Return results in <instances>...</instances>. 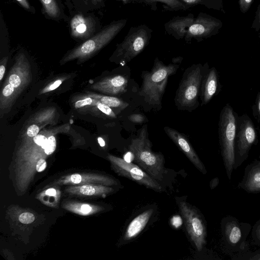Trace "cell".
Wrapping results in <instances>:
<instances>
[{"mask_svg": "<svg viewBox=\"0 0 260 260\" xmlns=\"http://www.w3.org/2000/svg\"><path fill=\"white\" fill-rule=\"evenodd\" d=\"M48 138L43 135H38L33 137L32 141L36 144L42 146L47 142Z\"/></svg>", "mask_w": 260, "mask_h": 260, "instance_id": "60d3db41", "label": "cell"}, {"mask_svg": "<svg viewBox=\"0 0 260 260\" xmlns=\"http://www.w3.org/2000/svg\"><path fill=\"white\" fill-rule=\"evenodd\" d=\"M253 0H239L240 10L242 13H245L249 9Z\"/></svg>", "mask_w": 260, "mask_h": 260, "instance_id": "ab89813d", "label": "cell"}, {"mask_svg": "<svg viewBox=\"0 0 260 260\" xmlns=\"http://www.w3.org/2000/svg\"><path fill=\"white\" fill-rule=\"evenodd\" d=\"M149 2H155V1H157V0H146Z\"/></svg>", "mask_w": 260, "mask_h": 260, "instance_id": "681fc988", "label": "cell"}, {"mask_svg": "<svg viewBox=\"0 0 260 260\" xmlns=\"http://www.w3.org/2000/svg\"><path fill=\"white\" fill-rule=\"evenodd\" d=\"M181 57L174 58L172 59V61L174 63H180L181 62Z\"/></svg>", "mask_w": 260, "mask_h": 260, "instance_id": "c3c4849f", "label": "cell"}, {"mask_svg": "<svg viewBox=\"0 0 260 260\" xmlns=\"http://www.w3.org/2000/svg\"><path fill=\"white\" fill-rule=\"evenodd\" d=\"M164 129L168 136L183 152L191 162L203 174L207 173L205 166L190 143L186 136L178 131L165 126Z\"/></svg>", "mask_w": 260, "mask_h": 260, "instance_id": "4fadbf2b", "label": "cell"}, {"mask_svg": "<svg viewBox=\"0 0 260 260\" xmlns=\"http://www.w3.org/2000/svg\"><path fill=\"white\" fill-rule=\"evenodd\" d=\"M238 116L232 106L226 104L220 112L218 122L220 151L226 176L230 180L234 170L235 142Z\"/></svg>", "mask_w": 260, "mask_h": 260, "instance_id": "277c9868", "label": "cell"}, {"mask_svg": "<svg viewBox=\"0 0 260 260\" xmlns=\"http://www.w3.org/2000/svg\"><path fill=\"white\" fill-rule=\"evenodd\" d=\"M67 21L71 37L82 42L91 37L102 27L98 17L92 12L74 11Z\"/></svg>", "mask_w": 260, "mask_h": 260, "instance_id": "9c48e42d", "label": "cell"}, {"mask_svg": "<svg viewBox=\"0 0 260 260\" xmlns=\"http://www.w3.org/2000/svg\"><path fill=\"white\" fill-rule=\"evenodd\" d=\"M85 96L95 99L111 108H116L120 111L125 109L129 105L128 103L115 96L102 95L94 93L89 94Z\"/></svg>", "mask_w": 260, "mask_h": 260, "instance_id": "603a6c76", "label": "cell"}, {"mask_svg": "<svg viewBox=\"0 0 260 260\" xmlns=\"http://www.w3.org/2000/svg\"><path fill=\"white\" fill-rule=\"evenodd\" d=\"M63 207L70 212L82 216L89 215L103 209L102 207L78 202L66 203Z\"/></svg>", "mask_w": 260, "mask_h": 260, "instance_id": "7402d4cb", "label": "cell"}, {"mask_svg": "<svg viewBox=\"0 0 260 260\" xmlns=\"http://www.w3.org/2000/svg\"><path fill=\"white\" fill-rule=\"evenodd\" d=\"M165 3L171 8L175 10L182 9L184 6L178 0H157Z\"/></svg>", "mask_w": 260, "mask_h": 260, "instance_id": "e575fe53", "label": "cell"}, {"mask_svg": "<svg viewBox=\"0 0 260 260\" xmlns=\"http://www.w3.org/2000/svg\"><path fill=\"white\" fill-rule=\"evenodd\" d=\"M59 184H98L107 186L117 184L114 179L103 175L92 174H73L63 176L56 183Z\"/></svg>", "mask_w": 260, "mask_h": 260, "instance_id": "9a60e30c", "label": "cell"}, {"mask_svg": "<svg viewBox=\"0 0 260 260\" xmlns=\"http://www.w3.org/2000/svg\"><path fill=\"white\" fill-rule=\"evenodd\" d=\"M35 219L34 215L30 212H23L19 216V220L23 224H29Z\"/></svg>", "mask_w": 260, "mask_h": 260, "instance_id": "d6a6232c", "label": "cell"}, {"mask_svg": "<svg viewBox=\"0 0 260 260\" xmlns=\"http://www.w3.org/2000/svg\"><path fill=\"white\" fill-rule=\"evenodd\" d=\"M179 65L165 64L156 58L150 72L142 74V84L140 94L145 101L153 106H160L169 77L176 73Z\"/></svg>", "mask_w": 260, "mask_h": 260, "instance_id": "7a4b0ae2", "label": "cell"}, {"mask_svg": "<svg viewBox=\"0 0 260 260\" xmlns=\"http://www.w3.org/2000/svg\"><path fill=\"white\" fill-rule=\"evenodd\" d=\"M98 102V101L95 99L86 96V98L77 101L75 103V107L76 109H78L87 105L95 106Z\"/></svg>", "mask_w": 260, "mask_h": 260, "instance_id": "4dcf8cb0", "label": "cell"}, {"mask_svg": "<svg viewBox=\"0 0 260 260\" xmlns=\"http://www.w3.org/2000/svg\"><path fill=\"white\" fill-rule=\"evenodd\" d=\"M39 131V126L34 124L28 127L26 133L29 137L33 138L38 135Z\"/></svg>", "mask_w": 260, "mask_h": 260, "instance_id": "74e56055", "label": "cell"}, {"mask_svg": "<svg viewBox=\"0 0 260 260\" xmlns=\"http://www.w3.org/2000/svg\"><path fill=\"white\" fill-rule=\"evenodd\" d=\"M56 147V142L55 138L54 136H50L48 138L44 151L47 155H49L54 152Z\"/></svg>", "mask_w": 260, "mask_h": 260, "instance_id": "f1b7e54d", "label": "cell"}, {"mask_svg": "<svg viewBox=\"0 0 260 260\" xmlns=\"http://www.w3.org/2000/svg\"><path fill=\"white\" fill-rule=\"evenodd\" d=\"M17 3L27 11L35 14L36 10L35 8L30 5L28 0H16Z\"/></svg>", "mask_w": 260, "mask_h": 260, "instance_id": "8d00e7d4", "label": "cell"}, {"mask_svg": "<svg viewBox=\"0 0 260 260\" xmlns=\"http://www.w3.org/2000/svg\"><path fill=\"white\" fill-rule=\"evenodd\" d=\"M65 3L69 13L76 10V0H65Z\"/></svg>", "mask_w": 260, "mask_h": 260, "instance_id": "7bdbcfd3", "label": "cell"}, {"mask_svg": "<svg viewBox=\"0 0 260 260\" xmlns=\"http://www.w3.org/2000/svg\"><path fill=\"white\" fill-rule=\"evenodd\" d=\"M258 136L254 123L246 114L237 119L235 142L234 170L237 169L248 158L253 145H257Z\"/></svg>", "mask_w": 260, "mask_h": 260, "instance_id": "ba28073f", "label": "cell"}, {"mask_svg": "<svg viewBox=\"0 0 260 260\" xmlns=\"http://www.w3.org/2000/svg\"><path fill=\"white\" fill-rule=\"evenodd\" d=\"M259 157H260V155H259Z\"/></svg>", "mask_w": 260, "mask_h": 260, "instance_id": "816d5d0a", "label": "cell"}, {"mask_svg": "<svg viewBox=\"0 0 260 260\" xmlns=\"http://www.w3.org/2000/svg\"><path fill=\"white\" fill-rule=\"evenodd\" d=\"M108 158L111 162L113 169L119 175L155 191L162 190V186L158 181L138 166L112 155H108Z\"/></svg>", "mask_w": 260, "mask_h": 260, "instance_id": "8fae6325", "label": "cell"}, {"mask_svg": "<svg viewBox=\"0 0 260 260\" xmlns=\"http://www.w3.org/2000/svg\"><path fill=\"white\" fill-rule=\"evenodd\" d=\"M252 27L255 30H260V5L256 12L255 19L252 23Z\"/></svg>", "mask_w": 260, "mask_h": 260, "instance_id": "f35d334b", "label": "cell"}, {"mask_svg": "<svg viewBox=\"0 0 260 260\" xmlns=\"http://www.w3.org/2000/svg\"><path fill=\"white\" fill-rule=\"evenodd\" d=\"M252 114L258 122H260V92H258L254 104L252 107Z\"/></svg>", "mask_w": 260, "mask_h": 260, "instance_id": "1f68e13d", "label": "cell"}, {"mask_svg": "<svg viewBox=\"0 0 260 260\" xmlns=\"http://www.w3.org/2000/svg\"><path fill=\"white\" fill-rule=\"evenodd\" d=\"M128 77L117 74L106 77L91 86V88L111 95H118L126 92Z\"/></svg>", "mask_w": 260, "mask_h": 260, "instance_id": "5bb4252c", "label": "cell"}, {"mask_svg": "<svg viewBox=\"0 0 260 260\" xmlns=\"http://www.w3.org/2000/svg\"><path fill=\"white\" fill-rule=\"evenodd\" d=\"M179 208L189 237L197 250L200 252L206 244L205 221L197 210L185 201L180 202Z\"/></svg>", "mask_w": 260, "mask_h": 260, "instance_id": "30bf717a", "label": "cell"}, {"mask_svg": "<svg viewBox=\"0 0 260 260\" xmlns=\"http://www.w3.org/2000/svg\"><path fill=\"white\" fill-rule=\"evenodd\" d=\"M221 24L219 20L213 17H199L189 27L187 35L189 37H208L219 29Z\"/></svg>", "mask_w": 260, "mask_h": 260, "instance_id": "ac0fdd59", "label": "cell"}, {"mask_svg": "<svg viewBox=\"0 0 260 260\" xmlns=\"http://www.w3.org/2000/svg\"><path fill=\"white\" fill-rule=\"evenodd\" d=\"M7 60L8 57H5L1 60V64L0 66V81H2L5 74L6 70L5 64L7 62Z\"/></svg>", "mask_w": 260, "mask_h": 260, "instance_id": "ee69618b", "label": "cell"}, {"mask_svg": "<svg viewBox=\"0 0 260 260\" xmlns=\"http://www.w3.org/2000/svg\"><path fill=\"white\" fill-rule=\"evenodd\" d=\"M208 69L207 63L204 66L198 63L185 70L174 99L178 109L190 112L198 107L202 81Z\"/></svg>", "mask_w": 260, "mask_h": 260, "instance_id": "3957f363", "label": "cell"}, {"mask_svg": "<svg viewBox=\"0 0 260 260\" xmlns=\"http://www.w3.org/2000/svg\"><path fill=\"white\" fill-rule=\"evenodd\" d=\"M153 213V209L150 208L135 217L126 229L124 240L128 241L136 237L143 230Z\"/></svg>", "mask_w": 260, "mask_h": 260, "instance_id": "ffe728a7", "label": "cell"}, {"mask_svg": "<svg viewBox=\"0 0 260 260\" xmlns=\"http://www.w3.org/2000/svg\"><path fill=\"white\" fill-rule=\"evenodd\" d=\"M128 118L131 122L136 124H142L147 121L146 116L142 114H133Z\"/></svg>", "mask_w": 260, "mask_h": 260, "instance_id": "836d02e7", "label": "cell"}, {"mask_svg": "<svg viewBox=\"0 0 260 260\" xmlns=\"http://www.w3.org/2000/svg\"><path fill=\"white\" fill-rule=\"evenodd\" d=\"M219 179L218 178H214L212 181V183H211V188H213L214 187H215L219 183Z\"/></svg>", "mask_w": 260, "mask_h": 260, "instance_id": "f6af8a7d", "label": "cell"}, {"mask_svg": "<svg viewBox=\"0 0 260 260\" xmlns=\"http://www.w3.org/2000/svg\"><path fill=\"white\" fill-rule=\"evenodd\" d=\"M47 166V162L46 160L43 158L40 159L36 166V171L38 172H43L44 170H45Z\"/></svg>", "mask_w": 260, "mask_h": 260, "instance_id": "b9f144b4", "label": "cell"}, {"mask_svg": "<svg viewBox=\"0 0 260 260\" xmlns=\"http://www.w3.org/2000/svg\"><path fill=\"white\" fill-rule=\"evenodd\" d=\"M251 232L253 242L254 244L260 246V219L252 226Z\"/></svg>", "mask_w": 260, "mask_h": 260, "instance_id": "83f0119b", "label": "cell"}, {"mask_svg": "<svg viewBox=\"0 0 260 260\" xmlns=\"http://www.w3.org/2000/svg\"><path fill=\"white\" fill-rule=\"evenodd\" d=\"M62 80L61 79L56 80L50 84L46 86L41 91V93H44L46 92H50L58 88L62 83Z\"/></svg>", "mask_w": 260, "mask_h": 260, "instance_id": "d590c367", "label": "cell"}, {"mask_svg": "<svg viewBox=\"0 0 260 260\" xmlns=\"http://www.w3.org/2000/svg\"><path fill=\"white\" fill-rule=\"evenodd\" d=\"M39 1L41 4L42 13L46 19L56 21H68L69 16L66 13L61 0Z\"/></svg>", "mask_w": 260, "mask_h": 260, "instance_id": "d6986e66", "label": "cell"}, {"mask_svg": "<svg viewBox=\"0 0 260 260\" xmlns=\"http://www.w3.org/2000/svg\"><path fill=\"white\" fill-rule=\"evenodd\" d=\"M221 88L219 75L214 67L209 68L205 73L201 84L200 98L201 105L207 104Z\"/></svg>", "mask_w": 260, "mask_h": 260, "instance_id": "e0dca14e", "label": "cell"}, {"mask_svg": "<svg viewBox=\"0 0 260 260\" xmlns=\"http://www.w3.org/2000/svg\"><path fill=\"white\" fill-rule=\"evenodd\" d=\"M146 31L139 28L128 35L119 45L113 53V58L119 63L123 64L129 62L140 53L148 43Z\"/></svg>", "mask_w": 260, "mask_h": 260, "instance_id": "7c38bea8", "label": "cell"}, {"mask_svg": "<svg viewBox=\"0 0 260 260\" xmlns=\"http://www.w3.org/2000/svg\"><path fill=\"white\" fill-rule=\"evenodd\" d=\"M193 22V19L192 17L181 18L171 21L169 27L177 33L178 35L183 36L186 32L185 28L187 26L189 27Z\"/></svg>", "mask_w": 260, "mask_h": 260, "instance_id": "d4e9b609", "label": "cell"}, {"mask_svg": "<svg viewBox=\"0 0 260 260\" xmlns=\"http://www.w3.org/2000/svg\"><path fill=\"white\" fill-rule=\"evenodd\" d=\"M98 142L100 144V145L101 146V147H104L105 146V141L104 140H103V139L101 137H99L98 138Z\"/></svg>", "mask_w": 260, "mask_h": 260, "instance_id": "7dc6e473", "label": "cell"}, {"mask_svg": "<svg viewBox=\"0 0 260 260\" xmlns=\"http://www.w3.org/2000/svg\"><path fill=\"white\" fill-rule=\"evenodd\" d=\"M95 106L99 110L108 116L113 118H116V115L109 106L101 103L99 101L95 104Z\"/></svg>", "mask_w": 260, "mask_h": 260, "instance_id": "f546056e", "label": "cell"}, {"mask_svg": "<svg viewBox=\"0 0 260 260\" xmlns=\"http://www.w3.org/2000/svg\"><path fill=\"white\" fill-rule=\"evenodd\" d=\"M104 6V0H76L75 11L92 12Z\"/></svg>", "mask_w": 260, "mask_h": 260, "instance_id": "cb8c5ba5", "label": "cell"}, {"mask_svg": "<svg viewBox=\"0 0 260 260\" xmlns=\"http://www.w3.org/2000/svg\"><path fill=\"white\" fill-rule=\"evenodd\" d=\"M66 191L70 193L86 196L106 195L113 191L107 185L101 184H83L68 187Z\"/></svg>", "mask_w": 260, "mask_h": 260, "instance_id": "44dd1931", "label": "cell"}, {"mask_svg": "<svg viewBox=\"0 0 260 260\" xmlns=\"http://www.w3.org/2000/svg\"><path fill=\"white\" fill-rule=\"evenodd\" d=\"M233 260H260V249L254 251H247L235 255L231 258Z\"/></svg>", "mask_w": 260, "mask_h": 260, "instance_id": "484cf974", "label": "cell"}, {"mask_svg": "<svg viewBox=\"0 0 260 260\" xmlns=\"http://www.w3.org/2000/svg\"><path fill=\"white\" fill-rule=\"evenodd\" d=\"M58 191V190H57L54 188H48L42 191L39 194L38 198L43 203H44L47 199H48L49 198H53L58 201L60 197V192Z\"/></svg>", "mask_w": 260, "mask_h": 260, "instance_id": "4316f807", "label": "cell"}, {"mask_svg": "<svg viewBox=\"0 0 260 260\" xmlns=\"http://www.w3.org/2000/svg\"><path fill=\"white\" fill-rule=\"evenodd\" d=\"M29 62L24 53H20L10 73L1 95V108L4 109L6 105L12 102L17 94L24 88L30 80Z\"/></svg>", "mask_w": 260, "mask_h": 260, "instance_id": "52a82bcc", "label": "cell"}, {"mask_svg": "<svg viewBox=\"0 0 260 260\" xmlns=\"http://www.w3.org/2000/svg\"><path fill=\"white\" fill-rule=\"evenodd\" d=\"M187 4H194L198 3L200 0H182Z\"/></svg>", "mask_w": 260, "mask_h": 260, "instance_id": "bcb514c9", "label": "cell"}, {"mask_svg": "<svg viewBox=\"0 0 260 260\" xmlns=\"http://www.w3.org/2000/svg\"><path fill=\"white\" fill-rule=\"evenodd\" d=\"M254 159L244 169L243 177L238 187L251 193L260 192V157Z\"/></svg>", "mask_w": 260, "mask_h": 260, "instance_id": "2e32d148", "label": "cell"}, {"mask_svg": "<svg viewBox=\"0 0 260 260\" xmlns=\"http://www.w3.org/2000/svg\"><path fill=\"white\" fill-rule=\"evenodd\" d=\"M124 25L125 21L121 20L102 27L94 35L70 51L62 58V62L75 59L81 61L92 56L110 43Z\"/></svg>", "mask_w": 260, "mask_h": 260, "instance_id": "5b68a950", "label": "cell"}, {"mask_svg": "<svg viewBox=\"0 0 260 260\" xmlns=\"http://www.w3.org/2000/svg\"><path fill=\"white\" fill-rule=\"evenodd\" d=\"M122 2H123L124 3H126L128 1V0H121Z\"/></svg>", "mask_w": 260, "mask_h": 260, "instance_id": "f907efd6", "label": "cell"}, {"mask_svg": "<svg viewBox=\"0 0 260 260\" xmlns=\"http://www.w3.org/2000/svg\"><path fill=\"white\" fill-rule=\"evenodd\" d=\"M151 147L147 126L145 125L137 137L132 140L128 148L137 163L151 177L160 181L164 179L166 173L164 157L161 153L153 152Z\"/></svg>", "mask_w": 260, "mask_h": 260, "instance_id": "6da1fadb", "label": "cell"}, {"mask_svg": "<svg viewBox=\"0 0 260 260\" xmlns=\"http://www.w3.org/2000/svg\"><path fill=\"white\" fill-rule=\"evenodd\" d=\"M251 229L250 223L240 221L234 216L223 217L221 222V241L225 254L233 256L248 251L246 240Z\"/></svg>", "mask_w": 260, "mask_h": 260, "instance_id": "8992f818", "label": "cell"}]
</instances>
